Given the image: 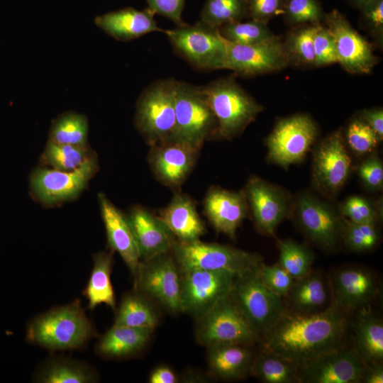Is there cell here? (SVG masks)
Instances as JSON below:
<instances>
[{
    "label": "cell",
    "mask_w": 383,
    "mask_h": 383,
    "mask_svg": "<svg viewBox=\"0 0 383 383\" xmlns=\"http://www.w3.org/2000/svg\"><path fill=\"white\" fill-rule=\"evenodd\" d=\"M348 326L345 313L332 305L311 314L285 310L259 342L260 348L279 354L299 367L345 345Z\"/></svg>",
    "instance_id": "6da1fadb"
},
{
    "label": "cell",
    "mask_w": 383,
    "mask_h": 383,
    "mask_svg": "<svg viewBox=\"0 0 383 383\" xmlns=\"http://www.w3.org/2000/svg\"><path fill=\"white\" fill-rule=\"evenodd\" d=\"M93 334L92 325L77 300L34 318L28 326L26 340L50 350H70L83 346Z\"/></svg>",
    "instance_id": "7a4b0ae2"
},
{
    "label": "cell",
    "mask_w": 383,
    "mask_h": 383,
    "mask_svg": "<svg viewBox=\"0 0 383 383\" xmlns=\"http://www.w3.org/2000/svg\"><path fill=\"white\" fill-rule=\"evenodd\" d=\"M218 122V138L231 140L255 120L263 106L236 81L234 75L201 86Z\"/></svg>",
    "instance_id": "3957f363"
},
{
    "label": "cell",
    "mask_w": 383,
    "mask_h": 383,
    "mask_svg": "<svg viewBox=\"0 0 383 383\" xmlns=\"http://www.w3.org/2000/svg\"><path fill=\"white\" fill-rule=\"evenodd\" d=\"M175 118L170 140L200 150L206 141L218 138V122L201 86L177 81Z\"/></svg>",
    "instance_id": "277c9868"
},
{
    "label": "cell",
    "mask_w": 383,
    "mask_h": 383,
    "mask_svg": "<svg viewBox=\"0 0 383 383\" xmlns=\"http://www.w3.org/2000/svg\"><path fill=\"white\" fill-rule=\"evenodd\" d=\"M177 80H156L140 94L135 106V125L149 146L170 140L175 127Z\"/></svg>",
    "instance_id": "5b68a950"
},
{
    "label": "cell",
    "mask_w": 383,
    "mask_h": 383,
    "mask_svg": "<svg viewBox=\"0 0 383 383\" xmlns=\"http://www.w3.org/2000/svg\"><path fill=\"white\" fill-rule=\"evenodd\" d=\"M171 252L182 271H225L239 275L257 270L263 263L257 253L200 240L189 243L177 240Z\"/></svg>",
    "instance_id": "8992f818"
},
{
    "label": "cell",
    "mask_w": 383,
    "mask_h": 383,
    "mask_svg": "<svg viewBox=\"0 0 383 383\" xmlns=\"http://www.w3.org/2000/svg\"><path fill=\"white\" fill-rule=\"evenodd\" d=\"M290 218L301 232L318 248L335 252L342 244L345 218L338 210L309 192L292 200Z\"/></svg>",
    "instance_id": "52a82bcc"
},
{
    "label": "cell",
    "mask_w": 383,
    "mask_h": 383,
    "mask_svg": "<svg viewBox=\"0 0 383 383\" xmlns=\"http://www.w3.org/2000/svg\"><path fill=\"white\" fill-rule=\"evenodd\" d=\"M258 269L237 275L228 296L260 341L286 309L283 298L263 284Z\"/></svg>",
    "instance_id": "ba28073f"
},
{
    "label": "cell",
    "mask_w": 383,
    "mask_h": 383,
    "mask_svg": "<svg viewBox=\"0 0 383 383\" xmlns=\"http://www.w3.org/2000/svg\"><path fill=\"white\" fill-rule=\"evenodd\" d=\"M165 34L174 52L196 69H226V45L218 29L199 21L194 25L166 30Z\"/></svg>",
    "instance_id": "9c48e42d"
},
{
    "label": "cell",
    "mask_w": 383,
    "mask_h": 383,
    "mask_svg": "<svg viewBox=\"0 0 383 383\" xmlns=\"http://www.w3.org/2000/svg\"><path fill=\"white\" fill-rule=\"evenodd\" d=\"M318 133L316 123L306 113L279 119L265 140L267 160L284 169L302 162Z\"/></svg>",
    "instance_id": "30bf717a"
},
{
    "label": "cell",
    "mask_w": 383,
    "mask_h": 383,
    "mask_svg": "<svg viewBox=\"0 0 383 383\" xmlns=\"http://www.w3.org/2000/svg\"><path fill=\"white\" fill-rule=\"evenodd\" d=\"M136 291L172 313L181 312V271L172 252L140 260Z\"/></svg>",
    "instance_id": "8fae6325"
},
{
    "label": "cell",
    "mask_w": 383,
    "mask_h": 383,
    "mask_svg": "<svg viewBox=\"0 0 383 383\" xmlns=\"http://www.w3.org/2000/svg\"><path fill=\"white\" fill-rule=\"evenodd\" d=\"M196 319V340L206 348L230 343L253 345L259 342L257 336L229 296Z\"/></svg>",
    "instance_id": "7c38bea8"
},
{
    "label": "cell",
    "mask_w": 383,
    "mask_h": 383,
    "mask_svg": "<svg viewBox=\"0 0 383 383\" xmlns=\"http://www.w3.org/2000/svg\"><path fill=\"white\" fill-rule=\"evenodd\" d=\"M98 170L95 154L72 171L38 167L30 178V192L38 202L47 206L70 201L80 194Z\"/></svg>",
    "instance_id": "4fadbf2b"
},
{
    "label": "cell",
    "mask_w": 383,
    "mask_h": 383,
    "mask_svg": "<svg viewBox=\"0 0 383 383\" xmlns=\"http://www.w3.org/2000/svg\"><path fill=\"white\" fill-rule=\"evenodd\" d=\"M242 192L248 214L261 234L274 235L278 226L290 218L292 200L281 187L252 175L248 179Z\"/></svg>",
    "instance_id": "5bb4252c"
},
{
    "label": "cell",
    "mask_w": 383,
    "mask_h": 383,
    "mask_svg": "<svg viewBox=\"0 0 383 383\" xmlns=\"http://www.w3.org/2000/svg\"><path fill=\"white\" fill-rule=\"evenodd\" d=\"M351 163L343 129H338L314 150L311 174L313 187L328 198L335 196L348 179Z\"/></svg>",
    "instance_id": "9a60e30c"
},
{
    "label": "cell",
    "mask_w": 383,
    "mask_h": 383,
    "mask_svg": "<svg viewBox=\"0 0 383 383\" xmlns=\"http://www.w3.org/2000/svg\"><path fill=\"white\" fill-rule=\"evenodd\" d=\"M181 271V312L196 318L228 296L236 274L225 271Z\"/></svg>",
    "instance_id": "2e32d148"
},
{
    "label": "cell",
    "mask_w": 383,
    "mask_h": 383,
    "mask_svg": "<svg viewBox=\"0 0 383 383\" xmlns=\"http://www.w3.org/2000/svg\"><path fill=\"white\" fill-rule=\"evenodd\" d=\"M323 24L332 35L337 63L350 74L370 73L379 59L374 54L372 45L352 26L345 16L333 9L326 13Z\"/></svg>",
    "instance_id": "e0dca14e"
},
{
    "label": "cell",
    "mask_w": 383,
    "mask_h": 383,
    "mask_svg": "<svg viewBox=\"0 0 383 383\" xmlns=\"http://www.w3.org/2000/svg\"><path fill=\"white\" fill-rule=\"evenodd\" d=\"M366 364L345 345L321 353L298 367L301 383H360Z\"/></svg>",
    "instance_id": "ac0fdd59"
},
{
    "label": "cell",
    "mask_w": 383,
    "mask_h": 383,
    "mask_svg": "<svg viewBox=\"0 0 383 383\" xmlns=\"http://www.w3.org/2000/svg\"><path fill=\"white\" fill-rule=\"evenodd\" d=\"M328 279L331 305L345 313L369 308L379 292L375 274L363 267H341Z\"/></svg>",
    "instance_id": "d6986e66"
},
{
    "label": "cell",
    "mask_w": 383,
    "mask_h": 383,
    "mask_svg": "<svg viewBox=\"0 0 383 383\" xmlns=\"http://www.w3.org/2000/svg\"><path fill=\"white\" fill-rule=\"evenodd\" d=\"M224 39V38H223ZM225 40V39H224ZM227 50V70L243 77L280 71L288 65L279 36L255 45H244L225 40Z\"/></svg>",
    "instance_id": "ffe728a7"
},
{
    "label": "cell",
    "mask_w": 383,
    "mask_h": 383,
    "mask_svg": "<svg viewBox=\"0 0 383 383\" xmlns=\"http://www.w3.org/2000/svg\"><path fill=\"white\" fill-rule=\"evenodd\" d=\"M199 151L187 143L170 140L150 146L148 162L157 181L177 190L194 169Z\"/></svg>",
    "instance_id": "44dd1931"
},
{
    "label": "cell",
    "mask_w": 383,
    "mask_h": 383,
    "mask_svg": "<svg viewBox=\"0 0 383 383\" xmlns=\"http://www.w3.org/2000/svg\"><path fill=\"white\" fill-rule=\"evenodd\" d=\"M138 246L140 260L171 252L177 241L157 215L134 205L126 215Z\"/></svg>",
    "instance_id": "7402d4cb"
},
{
    "label": "cell",
    "mask_w": 383,
    "mask_h": 383,
    "mask_svg": "<svg viewBox=\"0 0 383 383\" xmlns=\"http://www.w3.org/2000/svg\"><path fill=\"white\" fill-rule=\"evenodd\" d=\"M204 212L217 232L234 239L238 228L248 215L244 194L218 186L211 187L203 201Z\"/></svg>",
    "instance_id": "603a6c76"
},
{
    "label": "cell",
    "mask_w": 383,
    "mask_h": 383,
    "mask_svg": "<svg viewBox=\"0 0 383 383\" xmlns=\"http://www.w3.org/2000/svg\"><path fill=\"white\" fill-rule=\"evenodd\" d=\"M98 200L108 245L112 251L120 255L134 277L140 257L126 216L103 193L98 194Z\"/></svg>",
    "instance_id": "cb8c5ba5"
},
{
    "label": "cell",
    "mask_w": 383,
    "mask_h": 383,
    "mask_svg": "<svg viewBox=\"0 0 383 383\" xmlns=\"http://www.w3.org/2000/svg\"><path fill=\"white\" fill-rule=\"evenodd\" d=\"M286 311L299 314H311L326 310L331 305L329 279L312 271L295 279L283 298Z\"/></svg>",
    "instance_id": "d4e9b609"
},
{
    "label": "cell",
    "mask_w": 383,
    "mask_h": 383,
    "mask_svg": "<svg viewBox=\"0 0 383 383\" xmlns=\"http://www.w3.org/2000/svg\"><path fill=\"white\" fill-rule=\"evenodd\" d=\"M176 240L182 243L200 240L206 232L195 202L188 194L176 192L169 204L157 215Z\"/></svg>",
    "instance_id": "484cf974"
},
{
    "label": "cell",
    "mask_w": 383,
    "mask_h": 383,
    "mask_svg": "<svg viewBox=\"0 0 383 383\" xmlns=\"http://www.w3.org/2000/svg\"><path fill=\"white\" fill-rule=\"evenodd\" d=\"M155 13L148 8L139 11L126 8L96 17V25L112 38L129 41L152 32H162L154 18Z\"/></svg>",
    "instance_id": "4316f807"
},
{
    "label": "cell",
    "mask_w": 383,
    "mask_h": 383,
    "mask_svg": "<svg viewBox=\"0 0 383 383\" xmlns=\"http://www.w3.org/2000/svg\"><path fill=\"white\" fill-rule=\"evenodd\" d=\"M244 344H220L208 347V365L213 374L225 380H236L250 374L254 352Z\"/></svg>",
    "instance_id": "83f0119b"
},
{
    "label": "cell",
    "mask_w": 383,
    "mask_h": 383,
    "mask_svg": "<svg viewBox=\"0 0 383 383\" xmlns=\"http://www.w3.org/2000/svg\"><path fill=\"white\" fill-rule=\"evenodd\" d=\"M354 325V349L365 364L383 360V323L369 308L360 310Z\"/></svg>",
    "instance_id": "f1b7e54d"
},
{
    "label": "cell",
    "mask_w": 383,
    "mask_h": 383,
    "mask_svg": "<svg viewBox=\"0 0 383 383\" xmlns=\"http://www.w3.org/2000/svg\"><path fill=\"white\" fill-rule=\"evenodd\" d=\"M153 331L147 328L113 325L99 341L98 352L110 357L133 355L145 346Z\"/></svg>",
    "instance_id": "f546056e"
},
{
    "label": "cell",
    "mask_w": 383,
    "mask_h": 383,
    "mask_svg": "<svg viewBox=\"0 0 383 383\" xmlns=\"http://www.w3.org/2000/svg\"><path fill=\"white\" fill-rule=\"evenodd\" d=\"M94 265L83 295L88 299V309L93 310L98 305L106 304L116 309L114 292L111 281L113 251L99 252L93 256Z\"/></svg>",
    "instance_id": "4dcf8cb0"
},
{
    "label": "cell",
    "mask_w": 383,
    "mask_h": 383,
    "mask_svg": "<svg viewBox=\"0 0 383 383\" xmlns=\"http://www.w3.org/2000/svg\"><path fill=\"white\" fill-rule=\"evenodd\" d=\"M250 374L265 383H298V366L282 355L263 350L255 353Z\"/></svg>",
    "instance_id": "1f68e13d"
},
{
    "label": "cell",
    "mask_w": 383,
    "mask_h": 383,
    "mask_svg": "<svg viewBox=\"0 0 383 383\" xmlns=\"http://www.w3.org/2000/svg\"><path fill=\"white\" fill-rule=\"evenodd\" d=\"M158 323L159 317L150 300L135 291L123 298L113 325L155 329Z\"/></svg>",
    "instance_id": "d6a6232c"
},
{
    "label": "cell",
    "mask_w": 383,
    "mask_h": 383,
    "mask_svg": "<svg viewBox=\"0 0 383 383\" xmlns=\"http://www.w3.org/2000/svg\"><path fill=\"white\" fill-rule=\"evenodd\" d=\"M316 26L292 27L283 42L288 65L299 68L315 67L313 36Z\"/></svg>",
    "instance_id": "836d02e7"
},
{
    "label": "cell",
    "mask_w": 383,
    "mask_h": 383,
    "mask_svg": "<svg viewBox=\"0 0 383 383\" xmlns=\"http://www.w3.org/2000/svg\"><path fill=\"white\" fill-rule=\"evenodd\" d=\"M89 123L87 116L73 111L65 112L52 123L49 140L72 145H87Z\"/></svg>",
    "instance_id": "e575fe53"
},
{
    "label": "cell",
    "mask_w": 383,
    "mask_h": 383,
    "mask_svg": "<svg viewBox=\"0 0 383 383\" xmlns=\"http://www.w3.org/2000/svg\"><path fill=\"white\" fill-rule=\"evenodd\" d=\"M277 245L279 250L277 264L294 279L311 272L315 255L308 245L289 238L277 240Z\"/></svg>",
    "instance_id": "d590c367"
},
{
    "label": "cell",
    "mask_w": 383,
    "mask_h": 383,
    "mask_svg": "<svg viewBox=\"0 0 383 383\" xmlns=\"http://www.w3.org/2000/svg\"><path fill=\"white\" fill-rule=\"evenodd\" d=\"M94 154L88 145L60 144L48 140L40 160L52 169L72 171L82 165Z\"/></svg>",
    "instance_id": "8d00e7d4"
},
{
    "label": "cell",
    "mask_w": 383,
    "mask_h": 383,
    "mask_svg": "<svg viewBox=\"0 0 383 383\" xmlns=\"http://www.w3.org/2000/svg\"><path fill=\"white\" fill-rule=\"evenodd\" d=\"M37 379L43 383H87L95 382L96 375L82 363L53 360L44 366Z\"/></svg>",
    "instance_id": "74e56055"
},
{
    "label": "cell",
    "mask_w": 383,
    "mask_h": 383,
    "mask_svg": "<svg viewBox=\"0 0 383 383\" xmlns=\"http://www.w3.org/2000/svg\"><path fill=\"white\" fill-rule=\"evenodd\" d=\"M249 18L245 0H206L200 13V21L218 29L221 26Z\"/></svg>",
    "instance_id": "f35d334b"
},
{
    "label": "cell",
    "mask_w": 383,
    "mask_h": 383,
    "mask_svg": "<svg viewBox=\"0 0 383 383\" xmlns=\"http://www.w3.org/2000/svg\"><path fill=\"white\" fill-rule=\"evenodd\" d=\"M218 32L226 40L244 45L262 43L276 36L267 24L252 19L226 23L218 28Z\"/></svg>",
    "instance_id": "ab89813d"
},
{
    "label": "cell",
    "mask_w": 383,
    "mask_h": 383,
    "mask_svg": "<svg viewBox=\"0 0 383 383\" xmlns=\"http://www.w3.org/2000/svg\"><path fill=\"white\" fill-rule=\"evenodd\" d=\"M382 201L353 195L346 198L338 211L346 220L356 223L375 224L382 218Z\"/></svg>",
    "instance_id": "60d3db41"
},
{
    "label": "cell",
    "mask_w": 383,
    "mask_h": 383,
    "mask_svg": "<svg viewBox=\"0 0 383 383\" xmlns=\"http://www.w3.org/2000/svg\"><path fill=\"white\" fill-rule=\"evenodd\" d=\"M282 15L285 24L292 28L323 25L326 13L319 0H286Z\"/></svg>",
    "instance_id": "b9f144b4"
},
{
    "label": "cell",
    "mask_w": 383,
    "mask_h": 383,
    "mask_svg": "<svg viewBox=\"0 0 383 383\" xmlns=\"http://www.w3.org/2000/svg\"><path fill=\"white\" fill-rule=\"evenodd\" d=\"M380 240V233L375 224L350 222L345 218L342 244L351 252H365L375 248Z\"/></svg>",
    "instance_id": "7bdbcfd3"
},
{
    "label": "cell",
    "mask_w": 383,
    "mask_h": 383,
    "mask_svg": "<svg viewBox=\"0 0 383 383\" xmlns=\"http://www.w3.org/2000/svg\"><path fill=\"white\" fill-rule=\"evenodd\" d=\"M343 133L346 146L357 155L372 152L381 143L371 128L357 115L350 119Z\"/></svg>",
    "instance_id": "ee69618b"
},
{
    "label": "cell",
    "mask_w": 383,
    "mask_h": 383,
    "mask_svg": "<svg viewBox=\"0 0 383 383\" xmlns=\"http://www.w3.org/2000/svg\"><path fill=\"white\" fill-rule=\"evenodd\" d=\"M360 26L383 48V0H370L360 9Z\"/></svg>",
    "instance_id": "f6af8a7d"
},
{
    "label": "cell",
    "mask_w": 383,
    "mask_h": 383,
    "mask_svg": "<svg viewBox=\"0 0 383 383\" xmlns=\"http://www.w3.org/2000/svg\"><path fill=\"white\" fill-rule=\"evenodd\" d=\"M258 274L263 284L282 298L287 295L294 280L277 263L272 265L262 263L258 269Z\"/></svg>",
    "instance_id": "bcb514c9"
},
{
    "label": "cell",
    "mask_w": 383,
    "mask_h": 383,
    "mask_svg": "<svg viewBox=\"0 0 383 383\" xmlns=\"http://www.w3.org/2000/svg\"><path fill=\"white\" fill-rule=\"evenodd\" d=\"M358 177L365 189L372 192L380 191L383 187V165L374 150L359 165Z\"/></svg>",
    "instance_id": "7dc6e473"
},
{
    "label": "cell",
    "mask_w": 383,
    "mask_h": 383,
    "mask_svg": "<svg viewBox=\"0 0 383 383\" xmlns=\"http://www.w3.org/2000/svg\"><path fill=\"white\" fill-rule=\"evenodd\" d=\"M313 48L315 67H325L338 62L332 35L324 24L316 26Z\"/></svg>",
    "instance_id": "c3c4849f"
},
{
    "label": "cell",
    "mask_w": 383,
    "mask_h": 383,
    "mask_svg": "<svg viewBox=\"0 0 383 383\" xmlns=\"http://www.w3.org/2000/svg\"><path fill=\"white\" fill-rule=\"evenodd\" d=\"M249 18L267 24L269 21L282 15L286 0H245Z\"/></svg>",
    "instance_id": "681fc988"
},
{
    "label": "cell",
    "mask_w": 383,
    "mask_h": 383,
    "mask_svg": "<svg viewBox=\"0 0 383 383\" xmlns=\"http://www.w3.org/2000/svg\"><path fill=\"white\" fill-rule=\"evenodd\" d=\"M148 9L155 14L165 16L177 27L187 25L182 20V13L185 0H146Z\"/></svg>",
    "instance_id": "f907efd6"
},
{
    "label": "cell",
    "mask_w": 383,
    "mask_h": 383,
    "mask_svg": "<svg viewBox=\"0 0 383 383\" xmlns=\"http://www.w3.org/2000/svg\"><path fill=\"white\" fill-rule=\"evenodd\" d=\"M357 116L365 122L374 131L380 142L383 140V109L374 107L363 109Z\"/></svg>",
    "instance_id": "816d5d0a"
},
{
    "label": "cell",
    "mask_w": 383,
    "mask_h": 383,
    "mask_svg": "<svg viewBox=\"0 0 383 383\" xmlns=\"http://www.w3.org/2000/svg\"><path fill=\"white\" fill-rule=\"evenodd\" d=\"M148 380L150 383H176L177 377L171 368L162 365L152 370Z\"/></svg>",
    "instance_id": "f5cc1de1"
},
{
    "label": "cell",
    "mask_w": 383,
    "mask_h": 383,
    "mask_svg": "<svg viewBox=\"0 0 383 383\" xmlns=\"http://www.w3.org/2000/svg\"><path fill=\"white\" fill-rule=\"evenodd\" d=\"M363 383H382L383 366L382 362L366 364L363 372Z\"/></svg>",
    "instance_id": "db71d44e"
},
{
    "label": "cell",
    "mask_w": 383,
    "mask_h": 383,
    "mask_svg": "<svg viewBox=\"0 0 383 383\" xmlns=\"http://www.w3.org/2000/svg\"><path fill=\"white\" fill-rule=\"evenodd\" d=\"M347 1L349 3H350L353 6L360 9L362 6H363L365 4H367L370 0H347Z\"/></svg>",
    "instance_id": "11a10c76"
}]
</instances>
